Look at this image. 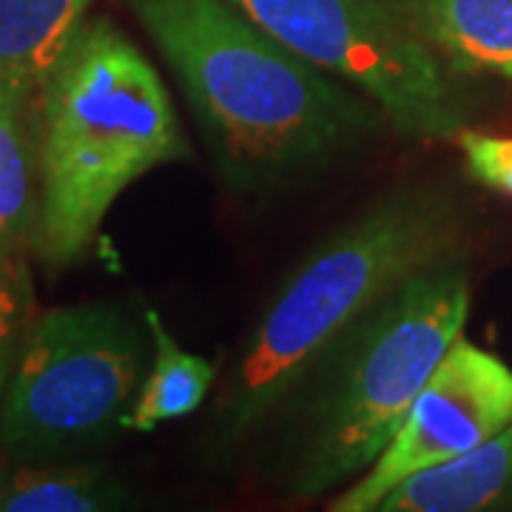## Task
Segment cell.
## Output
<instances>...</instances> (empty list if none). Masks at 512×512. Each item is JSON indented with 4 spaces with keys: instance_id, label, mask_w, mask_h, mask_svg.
<instances>
[{
    "instance_id": "obj_1",
    "label": "cell",
    "mask_w": 512,
    "mask_h": 512,
    "mask_svg": "<svg viewBox=\"0 0 512 512\" xmlns=\"http://www.w3.org/2000/svg\"><path fill=\"white\" fill-rule=\"evenodd\" d=\"M177 77L222 183L274 191L365 146L382 109L228 0H128Z\"/></svg>"
},
{
    "instance_id": "obj_10",
    "label": "cell",
    "mask_w": 512,
    "mask_h": 512,
    "mask_svg": "<svg viewBox=\"0 0 512 512\" xmlns=\"http://www.w3.org/2000/svg\"><path fill=\"white\" fill-rule=\"evenodd\" d=\"M507 501H512V421L470 453L393 487L376 512H478Z\"/></svg>"
},
{
    "instance_id": "obj_15",
    "label": "cell",
    "mask_w": 512,
    "mask_h": 512,
    "mask_svg": "<svg viewBox=\"0 0 512 512\" xmlns=\"http://www.w3.org/2000/svg\"><path fill=\"white\" fill-rule=\"evenodd\" d=\"M456 143L464 154L467 174L478 185L512 200V137L464 126L456 134Z\"/></svg>"
},
{
    "instance_id": "obj_2",
    "label": "cell",
    "mask_w": 512,
    "mask_h": 512,
    "mask_svg": "<svg viewBox=\"0 0 512 512\" xmlns=\"http://www.w3.org/2000/svg\"><path fill=\"white\" fill-rule=\"evenodd\" d=\"M458 202L407 185L336 228L293 268L259 313L217 399V439L234 447L276 416L348 330L424 271L458 259Z\"/></svg>"
},
{
    "instance_id": "obj_11",
    "label": "cell",
    "mask_w": 512,
    "mask_h": 512,
    "mask_svg": "<svg viewBox=\"0 0 512 512\" xmlns=\"http://www.w3.org/2000/svg\"><path fill=\"white\" fill-rule=\"evenodd\" d=\"M137 507V495L103 464L0 461V512H114Z\"/></svg>"
},
{
    "instance_id": "obj_5",
    "label": "cell",
    "mask_w": 512,
    "mask_h": 512,
    "mask_svg": "<svg viewBox=\"0 0 512 512\" xmlns=\"http://www.w3.org/2000/svg\"><path fill=\"white\" fill-rule=\"evenodd\" d=\"M151 330L117 302L37 313L0 404V453L69 458L123 430L151 365Z\"/></svg>"
},
{
    "instance_id": "obj_4",
    "label": "cell",
    "mask_w": 512,
    "mask_h": 512,
    "mask_svg": "<svg viewBox=\"0 0 512 512\" xmlns=\"http://www.w3.org/2000/svg\"><path fill=\"white\" fill-rule=\"evenodd\" d=\"M470 271L450 259L410 279L311 367L279 410L288 493H339L367 473L470 316Z\"/></svg>"
},
{
    "instance_id": "obj_3",
    "label": "cell",
    "mask_w": 512,
    "mask_h": 512,
    "mask_svg": "<svg viewBox=\"0 0 512 512\" xmlns=\"http://www.w3.org/2000/svg\"><path fill=\"white\" fill-rule=\"evenodd\" d=\"M32 254L83 259L128 185L191 157L163 77L109 18H86L37 94Z\"/></svg>"
},
{
    "instance_id": "obj_8",
    "label": "cell",
    "mask_w": 512,
    "mask_h": 512,
    "mask_svg": "<svg viewBox=\"0 0 512 512\" xmlns=\"http://www.w3.org/2000/svg\"><path fill=\"white\" fill-rule=\"evenodd\" d=\"M416 35L464 74L512 80V0H387Z\"/></svg>"
},
{
    "instance_id": "obj_14",
    "label": "cell",
    "mask_w": 512,
    "mask_h": 512,
    "mask_svg": "<svg viewBox=\"0 0 512 512\" xmlns=\"http://www.w3.org/2000/svg\"><path fill=\"white\" fill-rule=\"evenodd\" d=\"M29 254V239L0 231V404L23 348V339L37 316L35 276Z\"/></svg>"
},
{
    "instance_id": "obj_7",
    "label": "cell",
    "mask_w": 512,
    "mask_h": 512,
    "mask_svg": "<svg viewBox=\"0 0 512 512\" xmlns=\"http://www.w3.org/2000/svg\"><path fill=\"white\" fill-rule=\"evenodd\" d=\"M512 421V367L464 333L419 390L376 464L328 501L330 512H376L402 481L464 456Z\"/></svg>"
},
{
    "instance_id": "obj_9",
    "label": "cell",
    "mask_w": 512,
    "mask_h": 512,
    "mask_svg": "<svg viewBox=\"0 0 512 512\" xmlns=\"http://www.w3.org/2000/svg\"><path fill=\"white\" fill-rule=\"evenodd\" d=\"M92 0H0V94L32 106Z\"/></svg>"
},
{
    "instance_id": "obj_13",
    "label": "cell",
    "mask_w": 512,
    "mask_h": 512,
    "mask_svg": "<svg viewBox=\"0 0 512 512\" xmlns=\"http://www.w3.org/2000/svg\"><path fill=\"white\" fill-rule=\"evenodd\" d=\"M29 109L32 106H20L0 94V231L32 242L37 220V148L26 123Z\"/></svg>"
},
{
    "instance_id": "obj_6",
    "label": "cell",
    "mask_w": 512,
    "mask_h": 512,
    "mask_svg": "<svg viewBox=\"0 0 512 512\" xmlns=\"http://www.w3.org/2000/svg\"><path fill=\"white\" fill-rule=\"evenodd\" d=\"M282 46L367 94L407 140H456L464 103L447 66L387 0H228Z\"/></svg>"
},
{
    "instance_id": "obj_12",
    "label": "cell",
    "mask_w": 512,
    "mask_h": 512,
    "mask_svg": "<svg viewBox=\"0 0 512 512\" xmlns=\"http://www.w3.org/2000/svg\"><path fill=\"white\" fill-rule=\"evenodd\" d=\"M143 313L154 353L140 393L123 416V430L131 433H154L160 424L191 416L217 382V362L185 350L154 308Z\"/></svg>"
}]
</instances>
